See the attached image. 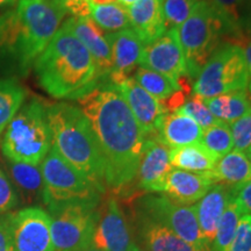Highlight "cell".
<instances>
[{
	"label": "cell",
	"mask_w": 251,
	"mask_h": 251,
	"mask_svg": "<svg viewBox=\"0 0 251 251\" xmlns=\"http://www.w3.org/2000/svg\"><path fill=\"white\" fill-rule=\"evenodd\" d=\"M80 251H100V250H98L97 249L96 247H93L92 244H90L89 247H86V248H84V249H81Z\"/></svg>",
	"instance_id": "bcb514c9"
},
{
	"label": "cell",
	"mask_w": 251,
	"mask_h": 251,
	"mask_svg": "<svg viewBox=\"0 0 251 251\" xmlns=\"http://www.w3.org/2000/svg\"><path fill=\"white\" fill-rule=\"evenodd\" d=\"M249 27H250V29H251V13H250V17H249Z\"/></svg>",
	"instance_id": "681fc988"
},
{
	"label": "cell",
	"mask_w": 251,
	"mask_h": 251,
	"mask_svg": "<svg viewBox=\"0 0 251 251\" xmlns=\"http://www.w3.org/2000/svg\"><path fill=\"white\" fill-rule=\"evenodd\" d=\"M230 198L231 186L225 184H215L207 192L206 196L199 200L198 205H196L197 218L200 231H201L202 241L209 251L214 242L219 221Z\"/></svg>",
	"instance_id": "d6986e66"
},
{
	"label": "cell",
	"mask_w": 251,
	"mask_h": 251,
	"mask_svg": "<svg viewBox=\"0 0 251 251\" xmlns=\"http://www.w3.org/2000/svg\"><path fill=\"white\" fill-rule=\"evenodd\" d=\"M20 205V198L13 183L4 169L0 168V215L12 213Z\"/></svg>",
	"instance_id": "8d00e7d4"
},
{
	"label": "cell",
	"mask_w": 251,
	"mask_h": 251,
	"mask_svg": "<svg viewBox=\"0 0 251 251\" xmlns=\"http://www.w3.org/2000/svg\"><path fill=\"white\" fill-rule=\"evenodd\" d=\"M246 155H247L248 158H249V161L251 162V146L249 147V148H248V150L246 151Z\"/></svg>",
	"instance_id": "7dc6e473"
},
{
	"label": "cell",
	"mask_w": 251,
	"mask_h": 251,
	"mask_svg": "<svg viewBox=\"0 0 251 251\" xmlns=\"http://www.w3.org/2000/svg\"><path fill=\"white\" fill-rule=\"evenodd\" d=\"M33 67L40 86L56 99L77 100L102 83L92 55L65 24Z\"/></svg>",
	"instance_id": "7a4b0ae2"
},
{
	"label": "cell",
	"mask_w": 251,
	"mask_h": 251,
	"mask_svg": "<svg viewBox=\"0 0 251 251\" xmlns=\"http://www.w3.org/2000/svg\"><path fill=\"white\" fill-rule=\"evenodd\" d=\"M64 24L92 55L101 80L108 78L112 71V51L105 31L90 17H70Z\"/></svg>",
	"instance_id": "e0dca14e"
},
{
	"label": "cell",
	"mask_w": 251,
	"mask_h": 251,
	"mask_svg": "<svg viewBox=\"0 0 251 251\" xmlns=\"http://www.w3.org/2000/svg\"><path fill=\"white\" fill-rule=\"evenodd\" d=\"M105 163L106 186L120 191L136 178L146 135L117 86L102 81L79 99Z\"/></svg>",
	"instance_id": "6da1fadb"
},
{
	"label": "cell",
	"mask_w": 251,
	"mask_h": 251,
	"mask_svg": "<svg viewBox=\"0 0 251 251\" xmlns=\"http://www.w3.org/2000/svg\"><path fill=\"white\" fill-rule=\"evenodd\" d=\"M203 129L193 119L179 112L166 114L157 134V141L168 148H181L201 141Z\"/></svg>",
	"instance_id": "603a6c76"
},
{
	"label": "cell",
	"mask_w": 251,
	"mask_h": 251,
	"mask_svg": "<svg viewBox=\"0 0 251 251\" xmlns=\"http://www.w3.org/2000/svg\"><path fill=\"white\" fill-rule=\"evenodd\" d=\"M12 215L13 213L0 215V251H14L12 241Z\"/></svg>",
	"instance_id": "ab89813d"
},
{
	"label": "cell",
	"mask_w": 251,
	"mask_h": 251,
	"mask_svg": "<svg viewBox=\"0 0 251 251\" xmlns=\"http://www.w3.org/2000/svg\"><path fill=\"white\" fill-rule=\"evenodd\" d=\"M59 6L75 18L90 17L92 1L91 0H55Z\"/></svg>",
	"instance_id": "f35d334b"
},
{
	"label": "cell",
	"mask_w": 251,
	"mask_h": 251,
	"mask_svg": "<svg viewBox=\"0 0 251 251\" xmlns=\"http://www.w3.org/2000/svg\"><path fill=\"white\" fill-rule=\"evenodd\" d=\"M219 159L201 143H193L170 150L172 168L191 172H208L214 169Z\"/></svg>",
	"instance_id": "484cf974"
},
{
	"label": "cell",
	"mask_w": 251,
	"mask_h": 251,
	"mask_svg": "<svg viewBox=\"0 0 251 251\" xmlns=\"http://www.w3.org/2000/svg\"><path fill=\"white\" fill-rule=\"evenodd\" d=\"M129 251H143V250H141L139 247H137V244H135V246L131 248V249L129 250Z\"/></svg>",
	"instance_id": "c3c4849f"
},
{
	"label": "cell",
	"mask_w": 251,
	"mask_h": 251,
	"mask_svg": "<svg viewBox=\"0 0 251 251\" xmlns=\"http://www.w3.org/2000/svg\"><path fill=\"white\" fill-rule=\"evenodd\" d=\"M15 1H19V0H0V7L12 5V4H14Z\"/></svg>",
	"instance_id": "f6af8a7d"
},
{
	"label": "cell",
	"mask_w": 251,
	"mask_h": 251,
	"mask_svg": "<svg viewBox=\"0 0 251 251\" xmlns=\"http://www.w3.org/2000/svg\"><path fill=\"white\" fill-rule=\"evenodd\" d=\"M216 184L211 172H191L172 169L166 180V197L181 205L199 201Z\"/></svg>",
	"instance_id": "ac0fdd59"
},
{
	"label": "cell",
	"mask_w": 251,
	"mask_h": 251,
	"mask_svg": "<svg viewBox=\"0 0 251 251\" xmlns=\"http://www.w3.org/2000/svg\"><path fill=\"white\" fill-rule=\"evenodd\" d=\"M130 226L115 198L99 209L92 246L100 251H129L135 246Z\"/></svg>",
	"instance_id": "4fadbf2b"
},
{
	"label": "cell",
	"mask_w": 251,
	"mask_h": 251,
	"mask_svg": "<svg viewBox=\"0 0 251 251\" xmlns=\"http://www.w3.org/2000/svg\"><path fill=\"white\" fill-rule=\"evenodd\" d=\"M236 45L240 46L241 48H242L244 56H246L248 72H249V84H248V86H249L250 93H251V40L241 36V39L236 41Z\"/></svg>",
	"instance_id": "b9f144b4"
},
{
	"label": "cell",
	"mask_w": 251,
	"mask_h": 251,
	"mask_svg": "<svg viewBox=\"0 0 251 251\" xmlns=\"http://www.w3.org/2000/svg\"><path fill=\"white\" fill-rule=\"evenodd\" d=\"M99 203L65 202L48 206L55 251H80L92 244Z\"/></svg>",
	"instance_id": "9c48e42d"
},
{
	"label": "cell",
	"mask_w": 251,
	"mask_h": 251,
	"mask_svg": "<svg viewBox=\"0 0 251 251\" xmlns=\"http://www.w3.org/2000/svg\"><path fill=\"white\" fill-rule=\"evenodd\" d=\"M136 233L144 251H205L137 211Z\"/></svg>",
	"instance_id": "44dd1931"
},
{
	"label": "cell",
	"mask_w": 251,
	"mask_h": 251,
	"mask_svg": "<svg viewBox=\"0 0 251 251\" xmlns=\"http://www.w3.org/2000/svg\"><path fill=\"white\" fill-rule=\"evenodd\" d=\"M243 215V212L241 211L240 206L235 201L233 193H231L230 200H229L224 214L220 219L218 228H216L215 238L212 244L211 251H229V248L233 243L235 234H236L238 222Z\"/></svg>",
	"instance_id": "83f0119b"
},
{
	"label": "cell",
	"mask_w": 251,
	"mask_h": 251,
	"mask_svg": "<svg viewBox=\"0 0 251 251\" xmlns=\"http://www.w3.org/2000/svg\"><path fill=\"white\" fill-rule=\"evenodd\" d=\"M235 150L246 152L251 146V109L229 125Z\"/></svg>",
	"instance_id": "d590c367"
},
{
	"label": "cell",
	"mask_w": 251,
	"mask_h": 251,
	"mask_svg": "<svg viewBox=\"0 0 251 251\" xmlns=\"http://www.w3.org/2000/svg\"><path fill=\"white\" fill-rule=\"evenodd\" d=\"M140 67L158 72L181 87L180 80L187 75V68L178 28L166 29L158 39L144 46Z\"/></svg>",
	"instance_id": "8fae6325"
},
{
	"label": "cell",
	"mask_w": 251,
	"mask_h": 251,
	"mask_svg": "<svg viewBox=\"0 0 251 251\" xmlns=\"http://www.w3.org/2000/svg\"><path fill=\"white\" fill-rule=\"evenodd\" d=\"M175 112H179L181 114H185L191 119H193L203 130L212 127V126L219 124V122H221L209 112V109L207 108L203 100L201 98H199L198 96H194V94L192 98H190L187 101H185L183 105L176 109Z\"/></svg>",
	"instance_id": "836d02e7"
},
{
	"label": "cell",
	"mask_w": 251,
	"mask_h": 251,
	"mask_svg": "<svg viewBox=\"0 0 251 251\" xmlns=\"http://www.w3.org/2000/svg\"><path fill=\"white\" fill-rule=\"evenodd\" d=\"M90 18L103 31H107V33H115V31L129 28L127 8L118 2L102 5L92 4Z\"/></svg>",
	"instance_id": "f1b7e54d"
},
{
	"label": "cell",
	"mask_w": 251,
	"mask_h": 251,
	"mask_svg": "<svg viewBox=\"0 0 251 251\" xmlns=\"http://www.w3.org/2000/svg\"><path fill=\"white\" fill-rule=\"evenodd\" d=\"M12 241L14 251H55L48 213L36 206L13 213Z\"/></svg>",
	"instance_id": "7c38bea8"
},
{
	"label": "cell",
	"mask_w": 251,
	"mask_h": 251,
	"mask_svg": "<svg viewBox=\"0 0 251 251\" xmlns=\"http://www.w3.org/2000/svg\"><path fill=\"white\" fill-rule=\"evenodd\" d=\"M115 86L127 102L143 134H158L163 120L168 114L165 106L162 105L159 100H157L146 90H143L131 77Z\"/></svg>",
	"instance_id": "5bb4252c"
},
{
	"label": "cell",
	"mask_w": 251,
	"mask_h": 251,
	"mask_svg": "<svg viewBox=\"0 0 251 251\" xmlns=\"http://www.w3.org/2000/svg\"><path fill=\"white\" fill-rule=\"evenodd\" d=\"M106 37L112 51V71L108 79L109 83L119 85L140 65L144 45L130 28L107 33Z\"/></svg>",
	"instance_id": "9a60e30c"
},
{
	"label": "cell",
	"mask_w": 251,
	"mask_h": 251,
	"mask_svg": "<svg viewBox=\"0 0 251 251\" xmlns=\"http://www.w3.org/2000/svg\"><path fill=\"white\" fill-rule=\"evenodd\" d=\"M224 21L206 0H199L190 17L178 27V35L186 61L187 75L197 77L218 50Z\"/></svg>",
	"instance_id": "8992f818"
},
{
	"label": "cell",
	"mask_w": 251,
	"mask_h": 251,
	"mask_svg": "<svg viewBox=\"0 0 251 251\" xmlns=\"http://www.w3.org/2000/svg\"><path fill=\"white\" fill-rule=\"evenodd\" d=\"M5 171L13 183L20 198L21 205L43 203V183L40 165L18 163L5 159Z\"/></svg>",
	"instance_id": "7402d4cb"
},
{
	"label": "cell",
	"mask_w": 251,
	"mask_h": 251,
	"mask_svg": "<svg viewBox=\"0 0 251 251\" xmlns=\"http://www.w3.org/2000/svg\"><path fill=\"white\" fill-rule=\"evenodd\" d=\"M170 149L157 140H146L137 170V184L147 192H164L172 171Z\"/></svg>",
	"instance_id": "2e32d148"
},
{
	"label": "cell",
	"mask_w": 251,
	"mask_h": 251,
	"mask_svg": "<svg viewBox=\"0 0 251 251\" xmlns=\"http://www.w3.org/2000/svg\"><path fill=\"white\" fill-rule=\"evenodd\" d=\"M92 4L102 5V4H112V2H118V0H91Z\"/></svg>",
	"instance_id": "ee69618b"
},
{
	"label": "cell",
	"mask_w": 251,
	"mask_h": 251,
	"mask_svg": "<svg viewBox=\"0 0 251 251\" xmlns=\"http://www.w3.org/2000/svg\"><path fill=\"white\" fill-rule=\"evenodd\" d=\"M207 108L219 121L230 125L251 109V96L247 90L234 91L202 99Z\"/></svg>",
	"instance_id": "cb8c5ba5"
},
{
	"label": "cell",
	"mask_w": 251,
	"mask_h": 251,
	"mask_svg": "<svg viewBox=\"0 0 251 251\" xmlns=\"http://www.w3.org/2000/svg\"><path fill=\"white\" fill-rule=\"evenodd\" d=\"M45 191L43 203L48 207L65 202L100 203L102 193L79 171L59 155L54 147L40 163Z\"/></svg>",
	"instance_id": "52a82bcc"
},
{
	"label": "cell",
	"mask_w": 251,
	"mask_h": 251,
	"mask_svg": "<svg viewBox=\"0 0 251 251\" xmlns=\"http://www.w3.org/2000/svg\"><path fill=\"white\" fill-rule=\"evenodd\" d=\"M224 21L228 30L237 33L241 23V7L243 0H206Z\"/></svg>",
	"instance_id": "e575fe53"
},
{
	"label": "cell",
	"mask_w": 251,
	"mask_h": 251,
	"mask_svg": "<svg viewBox=\"0 0 251 251\" xmlns=\"http://www.w3.org/2000/svg\"><path fill=\"white\" fill-rule=\"evenodd\" d=\"M129 28L144 46L158 39L166 27L162 11V0H137L127 8Z\"/></svg>",
	"instance_id": "ffe728a7"
},
{
	"label": "cell",
	"mask_w": 251,
	"mask_h": 251,
	"mask_svg": "<svg viewBox=\"0 0 251 251\" xmlns=\"http://www.w3.org/2000/svg\"><path fill=\"white\" fill-rule=\"evenodd\" d=\"M199 0H162V11L166 29L178 28L190 17Z\"/></svg>",
	"instance_id": "d6a6232c"
},
{
	"label": "cell",
	"mask_w": 251,
	"mask_h": 251,
	"mask_svg": "<svg viewBox=\"0 0 251 251\" xmlns=\"http://www.w3.org/2000/svg\"><path fill=\"white\" fill-rule=\"evenodd\" d=\"M200 143L216 158H222L234 148L230 127L225 122H219L203 130Z\"/></svg>",
	"instance_id": "4dcf8cb0"
},
{
	"label": "cell",
	"mask_w": 251,
	"mask_h": 251,
	"mask_svg": "<svg viewBox=\"0 0 251 251\" xmlns=\"http://www.w3.org/2000/svg\"><path fill=\"white\" fill-rule=\"evenodd\" d=\"M231 193L243 214H251V180L240 186L231 187Z\"/></svg>",
	"instance_id": "60d3db41"
},
{
	"label": "cell",
	"mask_w": 251,
	"mask_h": 251,
	"mask_svg": "<svg viewBox=\"0 0 251 251\" xmlns=\"http://www.w3.org/2000/svg\"><path fill=\"white\" fill-rule=\"evenodd\" d=\"M46 108L52 147L100 192L105 193V163L85 114L78 106L63 101L50 103Z\"/></svg>",
	"instance_id": "3957f363"
},
{
	"label": "cell",
	"mask_w": 251,
	"mask_h": 251,
	"mask_svg": "<svg viewBox=\"0 0 251 251\" xmlns=\"http://www.w3.org/2000/svg\"><path fill=\"white\" fill-rule=\"evenodd\" d=\"M5 159L40 165L52 147L47 108L35 98L25 101L2 133Z\"/></svg>",
	"instance_id": "5b68a950"
},
{
	"label": "cell",
	"mask_w": 251,
	"mask_h": 251,
	"mask_svg": "<svg viewBox=\"0 0 251 251\" xmlns=\"http://www.w3.org/2000/svg\"><path fill=\"white\" fill-rule=\"evenodd\" d=\"M137 212L170 229L187 243L209 251L202 241L196 206L181 205L166 196H146L137 203Z\"/></svg>",
	"instance_id": "30bf717a"
},
{
	"label": "cell",
	"mask_w": 251,
	"mask_h": 251,
	"mask_svg": "<svg viewBox=\"0 0 251 251\" xmlns=\"http://www.w3.org/2000/svg\"><path fill=\"white\" fill-rule=\"evenodd\" d=\"M134 79L143 90L161 101L171 98L176 92L181 90L179 85H176L168 77L142 67L135 71Z\"/></svg>",
	"instance_id": "f546056e"
},
{
	"label": "cell",
	"mask_w": 251,
	"mask_h": 251,
	"mask_svg": "<svg viewBox=\"0 0 251 251\" xmlns=\"http://www.w3.org/2000/svg\"><path fill=\"white\" fill-rule=\"evenodd\" d=\"M19 29V19L15 7L0 15V54L11 58Z\"/></svg>",
	"instance_id": "1f68e13d"
},
{
	"label": "cell",
	"mask_w": 251,
	"mask_h": 251,
	"mask_svg": "<svg viewBox=\"0 0 251 251\" xmlns=\"http://www.w3.org/2000/svg\"><path fill=\"white\" fill-rule=\"evenodd\" d=\"M211 172L216 183L228 186H240L251 180V162L244 152L231 150L220 158Z\"/></svg>",
	"instance_id": "d4e9b609"
},
{
	"label": "cell",
	"mask_w": 251,
	"mask_h": 251,
	"mask_svg": "<svg viewBox=\"0 0 251 251\" xmlns=\"http://www.w3.org/2000/svg\"><path fill=\"white\" fill-rule=\"evenodd\" d=\"M229 251H251V214H244L240 219Z\"/></svg>",
	"instance_id": "74e56055"
},
{
	"label": "cell",
	"mask_w": 251,
	"mask_h": 251,
	"mask_svg": "<svg viewBox=\"0 0 251 251\" xmlns=\"http://www.w3.org/2000/svg\"><path fill=\"white\" fill-rule=\"evenodd\" d=\"M15 9L19 29L9 59L26 75L57 33L67 12L55 0H19Z\"/></svg>",
	"instance_id": "277c9868"
},
{
	"label": "cell",
	"mask_w": 251,
	"mask_h": 251,
	"mask_svg": "<svg viewBox=\"0 0 251 251\" xmlns=\"http://www.w3.org/2000/svg\"><path fill=\"white\" fill-rule=\"evenodd\" d=\"M249 72L246 56L237 45H225L216 50L201 69L193 85V94L209 99L234 91L247 90Z\"/></svg>",
	"instance_id": "ba28073f"
},
{
	"label": "cell",
	"mask_w": 251,
	"mask_h": 251,
	"mask_svg": "<svg viewBox=\"0 0 251 251\" xmlns=\"http://www.w3.org/2000/svg\"><path fill=\"white\" fill-rule=\"evenodd\" d=\"M27 91L14 79H0V136L26 101Z\"/></svg>",
	"instance_id": "4316f807"
},
{
	"label": "cell",
	"mask_w": 251,
	"mask_h": 251,
	"mask_svg": "<svg viewBox=\"0 0 251 251\" xmlns=\"http://www.w3.org/2000/svg\"><path fill=\"white\" fill-rule=\"evenodd\" d=\"M137 0H118V4H120L121 6H124L125 8L130 7L131 5H134Z\"/></svg>",
	"instance_id": "7bdbcfd3"
}]
</instances>
